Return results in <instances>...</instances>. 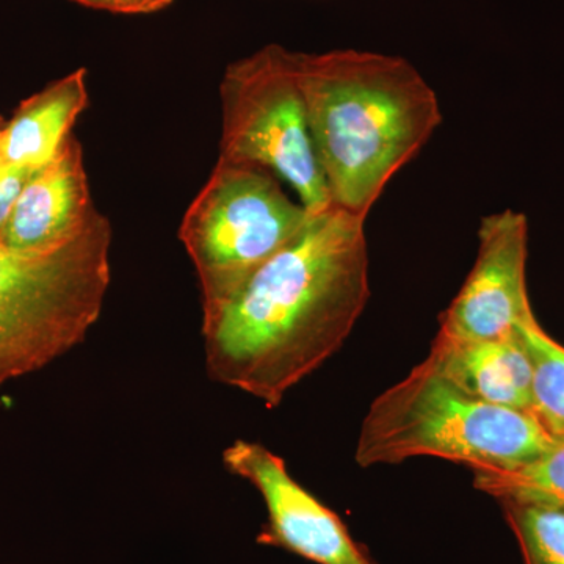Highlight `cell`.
<instances>
[{
  "label": "cell",
  "mask_w": 564,
  "mask_h": 564,
  "mask_svg": "<svg viewBox=\"0 0 564 564\" xmlns=\"http://www.w3.org/2000/svg\"><path fill=\"white\" fill-rule=\"evenodd\" d=\"M366 218L311 214L302 232L203 307L209 377L274 410L343 348L370 299Z\"/></svg>",
  "instance_id": "1"
},
{
  "label": "cell",
  "mask_w": 564,
  "mask_h": 564,
  "mask_svg": "<svg viewBox=\"0 0 564 564\" xmlns=\"http://www.w3.org/2000/svg\"><path fill=\"white\" fill-rule=\"evenodd\" d=\"M318 163L334 206L367 218L386 185L443 122L440 99L406 58L296 52Z\"/></svg>",
  "instance_id": "2"
},
{
  "label": "cell",
  "mask_w": 564,
  "mask_h": 564,
  "mask_svg": "<svg viewBox=\"0 0 564 564\" xmlns=\"http://www.w3.org/2000/svg\"><path fill=\"white\" fill-rule=\"evenodd\" d=\"M552 443L532 414L467 395L425 359L370 404L355 462L369 469L433 456L470 470L513 469Z\"/></svg>",
  "instance_id": "3"
},
{
  "label": "cell",
  "mask_w": 564,
  "mask_h": 564,
  "mask_svg": "<svg viewBox=\"0 0 564 564\" xmlns=\"http://www.w3.org/2000/svg\"><path fill=\"white\" fill-rule=\"evenodd\" d=\"M110 247L111 225L99 212L55 251L0 243V388L84 343L109 289Z\"/></svg>",
  "instance_id": "4"
},
{
  "label": "cell",
  "mask_w": 564,
  "mask_h": 564,
  "mask_svg": "<svg viewBox=\"0 0 564 564\" xmlns=\"http://www.w3.org/2000/svg\"><path fill=\"white\" fill-rule=\"evenodd\" d=\"M295 54L269 44L226 68L220 159L269 170L315 214L333 203L311 135Z\"/></svg>",
  "instance_id": "5"
},
{
  "label": "cell",
  "mask_w": 564,
  "mask_h": 564,
  "mask_svg": "<svg viewBox=\"0 0 564 564\" xmlns=\"http://www.w3.org/2000/svg\"><path fill=\"white\" fill-rule=\"evenodd\" d=\"M278 180L262 166L218 159L185 212L180 239L198 274L203 307L225 299L310 220L311 212Z\"/></svg>",
  "instance_id": "6"
},
{
  "label": "cell",
  "mask_w": 564,
  "mask_h": 564,
  "mask_svg": "<svg viewBox=\"0 0 564 564\" xmlns=\"http://www.w3.org/2000/svg\"><path fill=\"white\" fill-rule=\"evenodd\" d=\"M223 463L262 496L267 522L256 538L258 544L315 564H378L343 519L293 480L284 459L265 445L237 440L223 452Z\"/></svg>",
  "instance_id": "7"
},
{
  "label": "cell",
  "mask_w": 564,
  "mask_h": 564,
  "mask_svg": "<svg viewBox=\"0 0 564 564\" xmlns=\"http://www.w3.org/2000/svg\"><path fill=\"white\" fill-rule=\"evenodd\" d=\"M529 221L522 212L488 215L478 229L473 270L440 317V332L463 340L513 336L534 315L527 289Z\"/></svg>",
  "instance_id": "8"
},
{
  "label": "cell",
  "mask_w": 564,
  "mask_h": 564,
  "mask_svg": "<svg viewBox=\"0 0 564 564\" xmlns=\"http://www.w3.org/2000/svg\"><path fill=\"white\" fill-rule=\"evenodd\" d=\"M96 212L82 147L70 133L57 158L29 176L0 243L29 254L55 251L84 234Z\"/></svg>",
  "instance_id": "9"
},
{
  "label": "cell",
  "mask_w": 564,
  "mask_h": 564,
  "mask_svg": "<svg viewBox=\"0 0 564 564\" xmlns=\"http://www.w3.org/2000/svg\"><path fill=\"white\" fill-rule=\"evenodd\" d=\"M426 361L467 395L532 414V364L519 333L499 340L437 333Z\"/></svg>",
  "instance_id": "10"
},
{
  "label": "cell",
  "mask_w": 564,
  "mask_h": 564,
  "mask_svg": "<svg viewBox=\"0 0 564 564\" xmlns=\"http://www.w3.org/2000/svg\"><path fill=\"white\" fill-rule=\"evenodd\" d=\"M88 106L87 69L52 82L20 104L3 129L7 165L35 173L50 165Z\"/></svg>",
  "instance_id": "11"
},
{
  "label": "cell",
  "mask_w": 564,
  "mask_h": 564,
  "mask_svg": "<svg viewBox=\"0 0 564 564\" xmlns=\"http://www.w3.org/2000/svg\"><path fill=\"white\" fill-rule=\"evenodd\" d=\"M474 486L496 500L543 505L564 511V441L513 469H474Z\"/></svg>",
  "instance_id": "12"
},
{
  "label": "cell",
  "mask_w": 564,
  "mask_h": 564,
  "mask_svg": "<svg viewBox=\"0 0 564 564\" xmlns=\"http://www.w3.org/2000/svg\"><path fill=\"white\" fill-rule=\"evenodd\" d=\"M518 333L532 364V415L552 440L564 441V347L534 315Z\"/></svg>",
  "instance_id": "13"
},
{
  "label": "cell",
  "mask_w": 564,
  "mask_h": 564,
  "mask_svg": "<svg viewBox=\"0 0 564 564\" xmlns=\"http://www.w3.org/2000/svg\"><path fill=\"white\" fill-rule=\"evenodd\" d=\"M499 503L524 564H564V511L516 500Z\"/></svg>",
  "instance_id": "14"
},
{
  "label": "cell",
  "mask_w": 564,
  "mask_h": 564,
  "mask_svg": "<svg viewBox=\"0 0 564 564\" xmlns=\"http://www.w3.org/2000/svg\"><path fill=\"white\" fill-rule=\"evenodd\" d=\"M32 173L22 170L10 169L0 176V240L6 232L7 225L17 204L18 196Z\"/></svg>",
  "instance_id": "15"
},
{
  "label": "cell",
  "mask_w": 564,
  "mask_h": 564,
  "mask_svg": "<svg viewBox=\"0 0 564 564\" xmlns=\"http://www.w3.org/2000/svg\"><path fill=\"white\" fill-rule=\"evenodd\" d=\"M95 10L120 14H148L165 10L174 0H73Z\"/></svg>",
  "instance_id": "16"
},
{
  "label": "cell",
  "mask_w": 564,
  "mask_h": 564,
  "mask_svg": "<svg viewBox=\"0 0 564 564\" xmlns=\"http://www.w3.org/2000/svg\"><path fill=\"white\" fill-rule=\"evenodd\" d=\"M3 129H6V121L0 117V176L10 169L6 161V151H3Z\"/></svg>",
  "instance_id": "17"
}]
</instances>
